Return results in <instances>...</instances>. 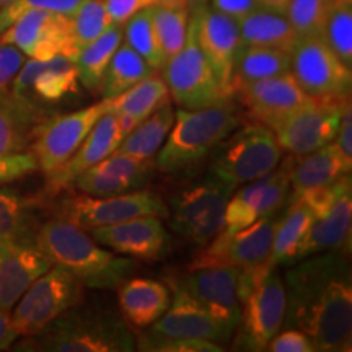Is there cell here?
<instances>
[{
    "label": "cell",
    "mask_w": 352,
    "mask_h": 352,
    "mask_svg": "<svg viewBox=\"0 0 352 352\" xmlns=\"http://www.w3.org/2000/svg\"><path fill=\"white\" fill-rule=\"evenodd\" d=\"M283 279L285 287L283 327L308 334L316 352H349L352 274L344 250L298 259L285 271Z\"/></svg>",
    "instance_id": "1"
},
{
    "label": "cell",
    "mask_w": 352,
    "mask_h": 352,
    "mask_svg": "<svg viewBox=\"0 0 352 352\" xmlns=\"http://www.w3.org/2000/svg\"><path fill=\"white\" fill-rule=\"evenodd\" d=\"M83 302V300H82ZM77 305L59 315L13 349L30 352H131L135 336L116 310L101 305Z\"/></svg>",
    "instance_id": "2"
},
{
    "label": "cell",
    "mask_w": 352,
    "mask_h": 352,
    "mask_svg": "<svg viewBox=\"0 0 352 352\" xmlns=\"http://www.w3.org/2000/svg\"><path fill=\"white\" fill-rule=\"evenodd\" d=\"M34 243L54 266L64 267L88 289H116L138 267L132 258L101 248L90 233L59 217L39 226Z\"/></svg>",
    "instance_id": "3"
},
{
    "label": "cell",
    "mask_w": 352,
    "mask_h": 352,
    "mask_svg": "<svg viewBox=\"0 0 352 352\" xmlns=\"http://www.w3.org/2000/svg\"><path fill=\"white\" fill-rule=\"evenodd\" d=\"M236 296L241 307L235 328L233 351L261 352L283 328L285 314V287L279 266L263 263L240 270Z\"/></svg>",
    "instance_id": "4"
},
{
    "label": "cell",
    "mask_w": 352,
    "mask_h": 352,
    "mask_svg": "<svg viewBox=\"0 0 352 352\" xmlns=\"http://www.w3.org/2000/svg\"><path fill=\"white\" fill-rule=\"evenodd\" d=\"M239 126L240 116L230 101L201 109L182 108L155 155L157 168L165 173L188 170L210 155Z\"/></svg>",
    "instance_id": "5"
},
{
    "label": "cell",
    "mask_w": 352,
    "mask_h": 352,
    "mask_svg": "<svg viewBox=\"0 0 352 352\" xmlns=\"http://www.w3.org/2000/svg\"><path fill=\"white\" fill-rule=\"evenodd\" d=\"M212 153L209 173L236 188L271 173L283 160L274 131L259 122L239 126Z\"/></svg>",
    "instance_id": "6"
},
{
    "label": "cell",
    "mask_w": 352,
    "mask_h": 352,
    "mask_svg": "<svg viewBox=\"0 0 352 352\" xmlns=\"http://www.w3.org/2000/svg\"><path fill=\"white\" fill-rule=\"evenodd\" d=\"M236 186L209 173L179 189L170 199V226L183 239L206 246L220 232L227 202Z\"/></svg>",
    "instance_id": "7"
},
{
    "label": "cell",
    "mask_w": 352,
    "mask_h": 352,
    "mask_svg": "<svg viewBox=\"0 0 352 352\" xmlns=\"http://www.w3.org/2000/svg\"><path fill=\"white\" fill-rule=\"evenodd\" d=\"M168 96L184 109H201L230 101L220 88L212 67L197 41L196 16L189 15L186 39L182 50L162 67Z\"/></svg>",
    "instance_id": "8"
},
{
    "label": "cell",
    "mask_w": 352,
    "mask_h": 352,
    "mask_svg": "<svg viewBox=\"0 0 352 352\" xmlns=\"http://www.w3.org/2000/svg\"><path fill=\"white\" fill-rule=\"evenodd\" d=\"M83 284L64 267H50L12 308L10 318L20 338L33 336L57 316L83 300Z\"/></svg>",
    "instance_id": "9"
},
{
    "label": "cell",
    "mask_w": 352,
    "mask_h": 352,
    "mask_svg": "<svg viewBox=\"0 0 352 352\" xmlns=\"http://www.w3.org/2000/svg\"><path fill=\"white\" fill-rule=\"evenodd\" d=\"M142 215L166 217L168 208L164 199L152 191H129L107 197H95L80 192L60 199L56 208V217L67 220L85 232L96 227L114 226Z\"/></svg>",
    "instance_id": "10"
},
{
    "label": "cell",
    "mask_w": 352,
    "mask_h": 352,
    "mask_svg": "<svg viewBox=\"0 0 352 352\" xmlns=\"http://www.w3.org/2000/svg\"><path fill=\"white\" fill-rule=\"evenodd\" d=\"M290 74L310 98L351 95L352 70L321 36L298 38L290 51Z\"/></svg>",
    "instance_id": "11"
},
{
    "label": "cell",
    "mask_w": 352,
    "mask_h": 352,
    "mask_svg": "<svg viewBox=\"0 0 352 352\" xmlns=\"http://www.w3.org/2000/svg\"><path fill=\"white\" fill-rule=\"evenodd\" d=\"M349 104L351 95L314 98L310 103L303 104L274 129L280 148L292 155H305L331 144Z\"/></svg>",
    "instance_id": "12"
},
{
    "label": "cell",
    "mask_w": 352,
    "mask_h": 352,
    "mask_svg": "<svg viewBox=\"0 0 352 352\" xmlns=\"http://www.w3.org/2000/svg\"><path fill=\"white\" fill-rule=\"evenodd\" d=\"M240 270L233 266L189 267L188 272L170 280L171 290H179L206 314L235 331L241 307L236 296Z\"/></svg>",
    "instance_id": "13"
},
{
    "label": "cell",
    "mask_w": 352,
    "mask_h": 352,
    "mask_svg": "<svg viewBox=\"0 0 352 352\" xmlns=\"http://www.w3.org/2000/svg\"><path fill=\"white\" fill-rule=\"evenodd\" d=\"M103 114L104 104L101 100L78 111L51 114L43 121L30 147L38 162V170L47 176L63 166L77 152L88 132Z\"/></svg>",
    "instance_id": "14"
},
{
    "label": "cell",
    "mask_w": 352,
    "mask_h": 352,
    "mask_svg": "<svg viewBox=\"0 0 352 352\" xmlns=\"http://www.w3.org/2000/svg\"><path fill=\"white\" fill-rule=\"evenodd\" d=\"M0 43L12 44L28 59L46 60L54 56L76 59L78 47L69 15L47 10L25 13L0 33Z\"/></svg>",
    "instance_id": "15"
},
{
    "label": "cell",
    "mask_w": 352,
    "mask_h": 352,
    "mask_svg": "<svg viewBox=\"0 0 352 352\" xmlns=\"http://www.w3.org/2000/svg\"><path fill=\"white\" fill-rule=\"evenodd\" d=\"M280 210L258 219L232 235H215L189 267L233 266L239 270L259 266L270 256Z\"/></svg>",
    "instance_id": "16"
},
{
    "label": "cell",
    "mask_w": 352,
    "mask_h": 352,
    "mask_svg": "<svg viewBox=\"0 0 352 352\" xmlns=\"http://www.w3.org/2000/svg\"><path fill=\"white\" fill-rule=\"evenodd\" d=\"M78 76L74 60L67 56L51 59H26L15 78L10 91L33 103L51 107L77 94Z\"/></svg>",
    "instance_id": "17"
},
{
    "label": "cell",
    "mask_w": 352,
    "mask_h": 352,
    "mask_svg": "<svg viewBox=\"0 0 352 352\" xmlns=\"http://www.w3.org/2000/svg\"><path fill=\"white\" fill-rule=\"evenodd\" d=\"M196 16L197 41L206 59L212 67L220 88L232 100V74L241 41L239 23L227 15L212 10L206 3L192 6Z\"/></svg>",
    "instance_id": "18"
},
{
    "label": "cell",
    "mask_w": 352,
    "mask_h": 352,
    "mask_svg": "<svg viewBox=\"0 0 352 352\" xmlns=\"http://www.w3.org/2000/svg\"><path fill=\"white\" fill-rule=\"evenodd\" d=\"M253 122L274 131L294 111L311 100L290 72L258 80L235 91ZM233 95V96H235Z\"/></svg>",
    "instance_id": "19"
},
{
    "label": "cell",
    "mask_w": 352,
    "mask_h": 352,
    "mask_svg": "<svg viewBox=\"0 0 352 352\" xmlns=\"http://www.w3.org/2000/svg\"><path fill=\"white\" fill-rule=\"evenodd\" d=\"M87 232L96 243L111 248V252L144 261L164 258L170 246L168 232L157 215H142Z\"/></svg>",
    "instance_id": "20"
},
{
    "label": "cell",
    "mask_w": 352,
    "mask_h": 352,
    "mask_svg": "<svg viewBox=\"0 0 352 352\" xmlns=\"http://www.w3.org/2000/svg\"><path fill=\"white\" fill-rule=\"evenodd\" d=\"M124 138L126 131L122 129L116 116L104 113L98 122L91 127V131L88 132L85 140L77 148V152L63 166H59L54 173L46 176V191L56 195L60 189L72 186L74 179L82 171L88 170L103 158L111 155L120 147Z\"/></svg>",
    "instance_id": "21"
},
{
    "label": "cell",
    "mask_w": 352,
    "mask_h": 352,
    "mask_svg": "<svg viewBox=\"0 0 352 352\" xmlns=\"http://www.w3.org/2000/svg\"><path fill=\"white\" fill-rule=\"evenodd\" d=\"M50 267L51 259L34 241L7 243L0 261V308L12 311L30 285Z\"/></svg>",
    "instance_id": "22"
},
{
    "label": "cell",
    "mask_w": 352,
    "mask_h": 352,
    "mask_svg": "<svg viewBox=\"0 0 352 352\" xmlns=\"http://www.w3.org/2000/svg\"><path fill=\"white\" fill-rule=\"evenodd\" d=\"M175 297L168 310L151 324L148 329L153 333L173 338H192V340H208L226 346L233 336V329L223 327L202 308L191 302L179 290H173Z\"/></svg>",
    "instance_id": "23"
},
{
    "label": "cell",
    "mask_w": 352,
    "mask_h": 352,
    "mask_svg": "<svg viewBox=\"0 0 352 352\" xmlns=\"http://www.w3.org/2000/svg\"><path fill=\"white\" fill-rule=\"evenodd\" d=\"M51 114L47 107L0 91V157L28 152L38 127Z\"/></svg>",
    "instance_id": "24"
},
{
    "label": "cell",
    "mask_w": 352,
    "mask_h": 352,
    "mask_svg": "<svg viewBox=\"0 0 352 352\" xmlns=\"http://www.w3.org/2000/svg\"><path fill=\"white\" fill-rule=\"evenodd\" d=\"M290 176V196L329 186L351 175L352 164L341 155L333 142L305 155H290L284 160Z\"/></svg>",
    "instance_id": "25"
},
{
    "label": "cell",
    "mask_w": 352,
    "mask_h": 352,
    "mask_svg": "<svg viewBox=\"0 0 352 352\" xmlns=\"http://www.w3.org/2000/svg\"><path fill=\"white\" fill-rule=\"evenodd\" d=\"M118 305L129 327L145 329L168 310L170 289L147 277H127L118 285Z\"/></svg>",
    "instance_id": "26"
},
{
    "label": "cell",
    "mask_w": 352,
    "mask_h": 352,
    "mask_svg": "<svg viewBox=\"0 0 352 352\" xmlns=\"http://www.w3.org/2000/svg\"><path fill=\"white\" fill-rule=\"evenodd\" d=\"M352 223V189L334 202V206L321 217H315L310 228L292 254L290 264L311 254L333 250H344L349 245Z\"/></svg>",
    "instance_id": "27"
},
{
    "label": "cell",
    "mask_w": 352,
    "mask_h": 352,
    "mask_svg": "<svg viewBox=\"0 0 352 352\" xmlns=\"http://www.w3.org/2000/svg\"><path fill=\"white\" fill-rule=\"evenodd\" d=\"M165 100H168V88L164 77L153 72L152 76L145 77L120 95L103 98V104L104 113L116 116L127 135L140 121L151 116Z\"/></svg>",
    "instance_id": "28"
},
{
    "label": "cell",
    "mask_w": 352,
    "mask_h": 352,
    "mask_svg": "<svg viewBox=\"0 0 352 352\" xmlns=\"http://www.w3.org/2000/svg\"><path fill=\"white\" fill-rule=\"evenodd\" d=\"M241 46L272 47L290 52L298 41V36L284 13L271 10L253 12L239 21Z\"/></svg>",
    "instance_id": "29"
},
{
    "label": "cell",
    "mask_w": 352,
    "mask_h": 352,
    "mask_svg": "<svg viewBox=\"0 0 352 352\" xmlns=\"http://www.w3.org/2000/svg\"><path fill=\"white\" fill-rule=\"evenodd\" d=\"M315 220V214L298 197H290L287 208L280 210L267 263L272 266H289L292 254Z\"/></svg>",
    "instance_id": "30"
},
{
    "label": "cell",
    "mask_w": 352,
    "mask_h": 352,
    "mask_svg": "<svg viewBox=\"0 0 352 352\" xmlns=\"http://www.w3.org/2000/svg\"><path fill=\"white\" fill-rule=\"evenodd\" d=\"M290 72V52L272 47L241 46L232 74V95L239 88Z\"/></svg>",
    "instance_id": "31"
},
{
    "label": "cell",
    "mask_w": 352,
    "mask_h": 352,
    "mask_svg": "<svg viewBox=\"0 0 352 352\" xmlns=\"http://www.w3.org/2000/svg\"><path fill=\"white\" fill-rule=\"evenodd\" d=\"M36 201L20 195L7 184H0V241L19 243L34 241L38 222L34 217Z\"/></svg>",
    "instance_id": "32"
},
{
    "label": "cell",
    "mask_w": 352,
    "mask_h": 352,
    "mask_svg": "<svg viewBox=\"0 0 352 352\" xmlns=\"http://www.w3.org/2000/svg\"><path fill=\"white\" fill-rule=\"evenodd\" d=\"M173 122L175 111L171 108L170 100H165L151 116L140 121L122 139L121 145L116 151L129 153V155L142 158V160H152L164 145Z\"/></svg>",
    "instance_id": "33"
},
{
    "label": "cell",
    "mask_w": 352,
    "mask_h": 352,
    "mask_svg": "<svg viewBox=\"0 0 352 352\" xmlns=\"http://www.w3.org/2000/svg\"><path fill=\"white\" fill-rule=\"evenodd\" d=\"M121 43L122 25H111L100 38L94 39L78 50L74 64H76L80 85L94 91V94L100 90L104 70H107L109 60H111L113 54Z\"/></svg>",
    "instance_id": "34"
},
{
    "label": "cell",
    "mask_w": 352,
    "mask_h": 352,
    "mask_svg": "<svg viewBox=\"0 0 352 352\" xmlns=\"http://www.w3.org/2000/svg\"><path fill=\"white\" fill-rule=\"evenodd\" d=\"M153 72H158V70L152 69L122 39V43L118 46L116 52L109 60L107 70H104L98 91L103 98H113L138 82L144 80L145 77L152 76Z\"/></svg>",
    "instance_id": "35"
},
{
    "label": "cell",
    "mask_w": 352,
    "mask_h": 352,
    "mask_svg": "<svg viewBox=\"0 0 352 352\" xmlns=\"http://www.w3.org/2000/svg\"><path fill=\"white\" fill-rule=\"evenodd\" d=\"M122 39L134 50L152 69L162 70L165 64L164 52L153 25L152 8H144L122 25Z\"/></svg>",
    "instance_id": "36"
},
{
    "label": "cell",
    "mask_w": 352,
    "mask_h": 352,
    "mask_svg": "<svg viewBox=\"0 0 352 352\" xmlns=\"http://www.w3.org/2000/svg\"><path fill=\"white\" fill-rule=\"evenodd\" d=\"M321 38L352 69V0H333Z\"/></svg>",
    "instance_id": "37"
},
{
    "label": "cell",
    "mask_w": 352,
    "mask_h": 352,
    "mask_svg": "<svg viewBox=\"0 0 352 352\" xmlns=\"http://www.w3.org/2000/svg\"><path fill=\"white\" fill-rule=\"evenodd\" d=\"M153 25L160 41L162 52H164L165 63L171 56L182 50L186 39L189 15V7H152Z\"/></svg>",
    "instance_id": "38"
},
{
    "label": "cell",
    "mask_w": 352,
    "mask_h": 352,
    "mask_svg": "<svg viewBox=\"0 0 352 352\" xmlns=\"http://www.w3.org/2000/svg\"><path fill=\"white\" fill-rule=\"evenodd\" d=\"M70 21L78 50L100 38L113 25L104 0H80L76 12L70 15Z\"/></svg>",
    "instance_id": "39"
},
{
    "label": "cell",
    "mask_w": 352,
    "mask_h": 352,
    "mask_svg": "<svg viewBox=\"0 0 352 352\" xmlns=\"http://www.w3.org/2000/svg\"><path fill=\"white\" fill-rule=\"evenodd\" d=\"M333 0H290L284 15L298 38L321 36Z\"/></svg>",
    "instance_id": "40"
},
{
    "label": "cell",
    "mask_w": 352,
    "mask_h": 352,
    "mask_svg": "<svg viewBox=\"0 0 352 352\" xmlns=\"http://www.w3.org/2000/svg\"><path fill=\"white\" fill-rule=\"evenodd\" d=\"M135 349L147 352H222L226 347L214 341L165 336L147 329L135 336Z\"/></svg>",
    "instance_id": "41"
},
{
    "label": "cell",
    "mask_w": 352,
    "mask_h": 352,
    "mask_svg": "<svg viewBox=\"0 0 352 352\" xmlns=\"http://www.w3.org/2000/svg\"><path fill=\"white\" fill-rule=\"evenodd\" d=\"M140 182L126 176H118L113 173H104V171L88 168L82 171L80 175L74 179L72 186H76L83 195L95 196V197H107L116 196L122 192L134 191L140 186Z\"/></svg>",
    "instance_id": "42"
},
{
    "label": "cell",
    "mask_w": 352,
    "mask_h": 352,
    "mask_svg": "<svg viewBox=\"0 0 352 352\" xmlns=\"http://www.w3.org/2000/svg\"><path fill=\"white\" fill-rule=\"evenodd\" d=\"M80 0H13L3 8H0V33H3L8 26L15 23L25 13L34 10H47L72 15Z\"/></svg>",
    "instance_id": "43"
},
{
    "label": "cell",
    "mask_w": 352,
    "mask_h": 352,
    "mask_svg": "<svg viewBox=\"0 0 352 352\" xmlns=\"http://www.w3.org/2000/svg\"><path fill=\"white\" fill-rule=\"evenodd\" d=\"M113 25H124L134 13L152 7H189V0H104Z\"/></svg>",
    "instance_id": "44"
},
{
    "label": "cell",
    "mask_w": 352,
    "mask_h": 352,
    "mask_svg": "<svg viewBox=\"0 0 352 352\" xmlns=\"http://www.w3.org/2000/svg\"><path fill=\"white\" fill-rule=\"evenodd\" d=\"M38 170L33 152H20L0 157V184H8Z\"/></svg>",
    "instance_id": "45"
},
{
    "label": "cell",
    "mask_w": 352,
    "mask_h": 352,
    "mask_svg": "<svg viewBox=\"0 0 352 352\" xmlns=\"http://www.w3.org/2000/svg\"><path fill=\"white\" fill-rule=\"evenodd\" d=\"M266 351L271 352H316L314 341L300 329L284 328L277 331L267 342Z\"/></svg>",
    "instance_id": "46"
},
{
    "label": "cell",
    "mask_w": 352,
    "mask_h": 352,
    "mask_svg": "<svg viewBox=\"0 0 352 352\" xmlns=\"http://www.w3.org/2000/svg\"><path fill=\"white\" fill-rule=\"evenodd\" d=\"M28 59L12 44L0 43V91H10L12 82Z\"/></svg>",
    "instance_id": "47"
},
{
    "label": "cell",
    "mask_w": 352,
    "mask_h": 352,
    "mask_svg": "<svg viewBox=\"0 0 352 352\" xmlns=\"http://www.w3.org/2000/svg\"><path fill=\"white\" fill-rule=\"evenodd\" d=\"M208 2L209 8L222 13V15H227L228 19L235 20L236 23L261 8L258 0H208Z\"/></svg>",
    "instance_id": "48"
},
{
    "label": "cell",
    "mask_w": 352,
    "mask_h": 352,
    "mask_svg": "<svg viewBox=\"0 0 352 352\" xmlns=\"http://www.w3.org/2000/svg\"><path fill=\"white\" fill-rule=\"evenodd\" d=\"M333 144L336 145V148L340 151L341 155L352 164V108L351 104L346 108L344 114H342L340 129H338V134L336 138H334Z\"/></svg>",
    "instance_id": "49"
},
{
    "label": "cell",
    "mask_w": 352,
    "mask_h": 352,
    "mask_svg": "<svg viewBox=\"0 0 352 352\" xmlns=\"http://www.w3.org/2000/svg\"><path fill=\"white\" fill-rule=\"evenodd\" d=\"M19 333L12 324L10 311L0 308V351H7L19 340Z\"/></svg>",
    "instance_id": "50"
},
{
    "label": "cell",
    "mask_w": 352,
    "mask_h": 352,
    "mask_svg": "<svg viewBox=\"0 0 352 352\" xmlns=\"http://www.w3.org/2000/svg\"><path fill=\"white\" fill-rule=\"evenodd\" d=\"M290 0H258V3L264 10H271L276 13H285Z\"/></svg>",
    "instance_id": "51"
},
{
    "label": "cell",
    "mask_w": 352,
    "mask_h": 352,
    "mask_svg": "<svg viewBox=\"0 0 352 352\" xmlns=\"http://www.w3.org/2000/svg\"><path fill=\"white\" fill-rule=\"evenodd\" d=\"M6 246H7V243H3V241H0V261H2L3 253H6Z\"/></svg>",
    "instance_id": "52"
},
{
    "label": "cell",
    "mask_w": 352,
    "mask_h": 352,
    "mask_svg": "<svg viewBox=\"0 0 352 352\" xmlns=\"http://www.w3.org/2000/svg\"><path fill=\"white\" fill-rule=\"evenodd\" d=\"M13 0H0V8H3L6 6H8V3H12Z\"/></svg>",
    "instance_id": "53"
},
{
    "label": "cell",
    "mask_w": 352,
    "mask_h": 352,
    "mask_svg": "<svg viewBox=\"0 0 352 352\" xmlns=\"http://www.w3.org/2000/svg\"><path fill=\"white\" fill-rule=\"evenodd\" d=\"M199 3H202V0H189V7L199 6Z\"/></svg>",
    "instance_id": "54"
},
{
    "label": "cell",
    "mask_w": 352,
    "mask_h": 352,
    "mask_svg": "<svg viewBox=\"0 0 352 352\" xmlns=\"http://www.w3.org/2000/svg\"><path fill=\"white\" fill-rule=\"evenodd\" d=\"M206 2H208V0H202V3H206Z\"/></svg>",
    "instance_id": "55"
}]
</instances>
